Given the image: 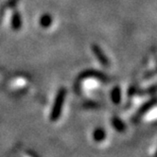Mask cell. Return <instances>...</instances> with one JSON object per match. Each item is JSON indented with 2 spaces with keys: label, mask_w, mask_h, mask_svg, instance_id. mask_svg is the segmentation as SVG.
Masks as SVG:
<instances>
[{
  "label": "cell",
  "mask_w": 157,
  "mask_h": 157,
  "mask_svg": "<svg viewBox=\"0 0 157 157\" xmlns=\"http://www.w3.org/2000/svg\"><path fill=\"white\" fill-rule=\"evenodd\" d=\"M52 22H53L52 16L48 13L42 15L39 19V24L43 29H48L52 25Z\"/></svg>",
  "instance_id": "5"
},
{
  "label": "cell",
  "mask_w": 157,
  "mask_h": 157,
  "mask_svg": "<svg viewBox=\"0 0 157 157\" xmlns=\"http://www.w3.org/2000/svg\"><path fill=\"white\" fill-rule=\"evenodd\" d=\"M2 13H3V8H1V7H0V19H1Z\"/></svg>",
  "instance_id": "9"
},
{
  "label": "cell",
  "mask_w": 157,
  "mask_h": 157,
  "mask_svg": "<svg viewBox=\"0 0 157 157\" xmlns=\"http://www.w3.org/2000/svg\"><path fill=\"white\" fill-rule=\"evenodd\" d=\"M18 2V0H8L5 4V9H13Z\"/></svg>",
  "instance_id": "8"
},
{
  "label": "cell",
  "mask_w": 157,
  "mask_h": 157,
  "mask_svg": "<svg viewBox=\"0 0 157 157\" xmlns=\"http://www.w3.org/2000/svg\"><path fill=\"white\" fill-rule=\"evenodd\" d=\"M28 78H24V77H17L16 78L10 82V86L13 89H19V88H23L26 85H28Z\"/></svg>",
  "instance_id": "4"
},
{
  "label": "cell",
  "mask_w": 157,
  "mask_h": 157,
  "mask_svg": "<svg viewBox=\"0 0 157 157\" xmlns=\"http://www.w3.org/2000/svg\"><path fill=\"white\" fill-rule=\"evenodd\" d=\"M112 99H113L114 103L117 104L119 103V100H120V91L118 88H116L112 92Z\"/></svg>",
  "instance_id": "7"
},
{
  "label": "cell",
  "mask_w": 157,
  "mask_h": 157,
  "mask_svg": "<svg viewBox=\"0 0 157 157\" xmlns=\"http://www.w3.org/2000/svg\"><path fill=\"white\" fill-rule=\"evenodd\" d=\"M92 51L93 53L96 55L97 59L99 61V63H101L103 66H108L109 65V61L106 57V55L104 54V52L102 51V49L100 48L98 44H93L92 46Z\"/></svg>",
  "instance_id": "2"
},
{
  "label": "cell",
  "mask_w": 157,
  "mask_h": 157,
  "mask_svg": "<svg viewBox=\"0 0 157 157\" xmlns=\"http://www.w3.org/2000/svg\"><path fill=\"white\" fill-rule=\"evenodd\" d=\"M66 97V89L65 88H61L57 93L56 96L55 101L52 107V111L50 114V120L51 121H57L61 116L63 105L64 102V99Z\"/></svg>",
  "instance_id": "1"
},
{
  "label": "cell",
  "mask_w": 157,
  "mask_h": 157,
  "mask_svg": "<svg viewBox=\"0 0 157 157\" xmlns=\"http://www.w3.org/2000/svg\"><path fill=\"white\" fill-rule=\"evenodd\" d=\"M105 136H106V132H105L104 129H102V128H98L93 132V139L96 142L103 141Z\"/></svg>",
  "instance_id": "6"
},
{
  "label": "cell",
  "mask_w": 157,
  "mask_h": 157,
  "mask_svg": "<svg viewBox=\"0 0 157 157\" xmlns=\"http://www.w3.org/2000/svg\"><path fill=\"white\" fill-rule=\"evenodd\" d=\"M10 25H12V29L15 31L20 30L22 28V17L19 12L15 10L13 13L12 18H10Z\"/></svg>",
  "instance_id": "3"
}]
</instances>
